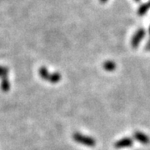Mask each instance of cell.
I'll return each instance as SVG.
<instances>
[{
	"mask_svg": "<svg viewBox=\"0 0 150 150\" xmlns=\"http://www.w3.org/2000/svg\"><path fill=\"white\" fill-rule=\"evenodd\" d=\"M73 139L79 144L85 145L88 147H94L96 144V140L89 136H85L79 133H74L73 134Z\"/></svg>",
	"mask_w": 150,
	"mask_h": 150,
	"instance_id": "cell-2",
	"label": "cell"
},
{
	"mask_svg": "<svg viewBox=\"0 0 150 150\" xmlns=\"http://www.w3.org/2000/svg\"><path fill=\"white\" fill-rule=\"evenodd\" d=\"M103 69L106 70V71L112 72V71L115 70V69H116V64H115L113 61L108 60V61H105V62L103 63Z\"/></svg>",
	"mask_w": 150,
	"mask_h": 150,
	"instance_id": "cell-6",
	"label": "cell"
},
{
	"mask_svg": "<svg viewBox=\"0 0 150 150\" xmlns=\"http://www.w3.org/2000/svg\"><path fill=\"white\" fill-rule=\"evenodd\" d=\"M38 73L40 77L44 79V80H47L52 83H56L59 81L61 80L62 77L61 74L59 73H54V74H49L48 73V69L45 68V67H41L39 70H38Z\"/></svg>",
	"mask_w": 150,
	"mask_h": 150,
	"instance_id": "cell-1",
	"label": "cell"
},
{
	"mask_svg": "<svg viewBox=\"0 0 150 150\" xmlns=\"http://www.w3.org/2000/svg\"><path fill=\"white\" fill-rule=\"evenodd\" d=\"M134 1H135V2H137V3H139V2H140L141 0H134Z\"/></svg>",
	"mask_w": 150,
	"mask_h": 150,
	"instance_id": "cell-12",
	"label": "cell"
},
{
	"mask_svg": "<svg viewBox=\"0 0 150 150\" xmlns=\"http://www.w3.org/2000/svg\"><path fill=\"white\" fill-rule=\"evenodd\" d=\"M9 82L8 80V77L2 79V83H1V88L4 92H8L9 90Z\"/></svg>",
	"mask_w": 150,
	"mask_h": 150,
	"instance_id": "cell-8",
	"label": "cell"
},
{
	"mask_svg": "<svg viewBox=\"0 0 150 150\" xmlns=\"http://www.w3.org/2000/svg\"><path fill=\"white\" fill-rule=\"evenodd\" d=\"M145 48H146L147 51H150V39L148 41V43H147L146 46H145Z\"/></svg>",
	"mask_w": 150,
	"mask_h": 150,
	"instance_id": "cell-10",
	"label": "cell"
},
{
	"mask_svg": "<svg viewBox=\"0 0 150 150\" xmlns=\"http://www.w3.org/2000/svg\"><path fill=\"white\" fill-rule=\"evenodd\" d=\"M134 138L143 144H149L150 143L149 137L144 133H142V132L136 131L134 134Z\"/></svg>",
	"mask_w": 150,
	"mask_h": 150,
	"instance_id": "cell-5",
	"label": "cell"
},
{
	"mask_svg": "<svg viewBox=\"0 0 150 150\" xmlns=\"http://www.w3.org/2000/svg\"><path fill=\"white\" fill-rule=\"evenodd\" d=\"M145 36V30L144 28H141L137 30V32L134 33V35L131 39V45L134 48H136L139 47L140 42L144 39Z\"/></svg>",
	"mask_w": 150,
	"mask_h": 150,
	"instance_id": "cell-3",
	"label": "cell"
},
{
	"mask_svg": "<svg viewBox=\"0 0 150 150\" xmlns=\"http://www.w3.org/2000/svg\"><path fill=\"white\" fill-rule=\"evenodd\" d=\"M8 68L3 67V66H0V78H1V79H4V78L8 77Z\"/></svg>",
	"mask_w": 150,
	"mask_h": 150,
	"instance_id": "cell-9",
	"label": "cell"
},
{
	"mask_svg": "<svg viewBox=\"0 0 150 150\" xmlns=\"http://www.w3.org/2000/svg\"><path fill=\"white\" fill-rule=\"evenodd\" d=\"M133 145V139L131 138H123L122 139L117 141L114 144V147L116 149H123V148H129Z\"/></svg>",
	"mask_w": 150,
	"mask_h": 150,
	"instance_id": "cell-4",
	"label": "cell"
},
{
	"mask_svg": "<svg viewBox=\"0 0 150 150\" xmlns=\"http://www.w3.org/2000/svg\"><path fill=\"white\" fill-rule=\"evenodd\" d=\"M149 34H150V27H149Z\"/></svg>",
	"mask_w": 150,
	"mask_h": 150,
	"instance_id": "cell-13",
	"label": "cell"
},
{
	"mask_svg": "<svg viewBox=\"0 0 150 150\" xmlns=\"http://www.w3.org/2000/svg\"><path fill=\"white\" fill-rule=\"evenodd\" d=\"M150 8V1L148 2V3H145V4H143L142 5L140 6L139 10H138V14L139 16H143L144 15L145 13L149 10Z\"/></svg>",
	"mask_w": 150,
	"mask_h": 150,
	"instance_id": "cell-7",
	"label": "cell"
},
{
	"mask_svg": "<svg viewBox=\"0 0 150 150\" xmlns=\"http://www.w3.org/2000/svg\"><path fill=\"white\" fill-rule=\"evenodd\" d=\"M102 4H105L106 2H108V0H99Z\"/></svg>",
	"mask_w": 150,
	"mask_h": 150,
	"instance_id": "cell-11",
	"label": "cell"
}]
</instances>
